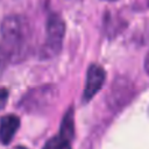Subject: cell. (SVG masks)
I'll return each mask as SVG.
<instances>
[{
  "instance_id": "6da1fadb",
  "label": "cell",
  "mask_w": 149,
  "mask_h": 149,
  "mask_svg": "<svg viewBox=\"0 0 149 149\" xmlns=\"http://www.w3.org/2000/svg\"><path fill=\"white\" fill-rule=\"evenodd\" d=\"M0 51L8 62L23 59L28 51V40L30 35L29 24L24 17L19 15L6 16L0 26Z\"/></svg>"
},
{
  "instance_id": "7a4b0ae2",
  "label": "cell",
  "mask_w": 149,
  "mask_h": 149,
  "mask_svg": "<svg viewBox=\"0 0 149 149\" xmlns=\"http://www.w3.org/2000/svg\"><path fill=\"white\" fill-rule=\"evenodd\" d=\"M47 37L41 48L40 56L43 59H49L57 56L62 49L65 34V23L58 14H50L47 20Z\"/></svg>"
},
{
  "instance_id": "3957f363",
  "label": "cell",
  "mask_w": 149,
  "mask_h": 149,
  "mask_svg": "<svg viewBox=\"0 0 149 149\" xmlns=\"http://www.w3.org/2000/svg\"><path fill=\"white\" fill-rule=\"evenodd\" d=\"M56 95L57 91L54 86H40L30 90L22 98L20 107L27 112H41L54 102Z\"/></svg>"
},
{
  "instance_id": "277c9868",
  "label": "cell",
  "mask_w": 149,
  "mask_h": 149,
  "mask_svg": "<svg viewBox=\"0 0 149 149\" xmlns=\"http://www.w3.org/2000/svg\"><path fill=\"white\" fill-rule=\"evenodd\" d=\"M105 79H106V72L100 65L98 64L90 65L86 73V83L83 93V100L85 101L91 100L99 92V90L105 83Z\"/></svg>"
},
{
  "instance_id": "5b68a950",
  "label": "cell",
  "mask_w": 149,
  "mask_h": 149,
  "mask_svg": "<svg viewBox=\"0 0 149 149\" xmlns=\"http://www.w3.org/2000/svg\"><path fill=\"white\" fill-rule=\"evenodd\" d=\"M20 127V119L14 114H7L0 120V141L3 144L10 143Z\"/></svg>"
},
{
  "instance_id": "8992f818",
  "label": "cell",
  "mask_w": 149,
  "mask_h": 149,
  "mask_svg": "<svg viewBox=\"0 0 149 149\" xmlns=\"http://www.w3.org/2000/svg\"><path fill=\"white\" fill-rule=\"evenodd\" d=\"M58 134L65 136L66 139H69L71 141L73 140V135H74V121H73V109L72 108H69L68 112L64 114Z\"/></svg>"
},
{
  "instance_id": "52a82bcc",
  "label": "cell",
  "mask_w": 149,
  "mask_h": 149,
  "mask_svg": "<svg viewBox=\"0 0 149 149\" xmlns=\"http://www.w3.org/2000/svg\"><path fill=\"white\" fill-rule=\"evenodd\" d=\"M43 149H71V140L58 134L48 140Z\"/></svg>"
},
{
  "instance_id": "ba28073f",
  "label": "cell",
  "mask_w": 149,
  "mask_h": 149,
  "mask_svg": "<svg viewBox=\"0 0 149 149\" xmlns=\"http://www.w3.org/2000/svg\"><path fill=\"white\" fill-rule=\"evenodd\" d=\"M8 100V91L6 88H0V111L6 106Z\"/></svg>"
},
{
  "instance_id": "9c48e42d",
  "label": "cell",
  "mask_w": 149,
  "mask_h": 149,
  "mask_svg": "<svg viewBox=\"0 0 149 149\" xmlns=\"http://www.w3.org/2000/svg\"><path fill=\"white\" fill-rule=\"evenodd\" d=\"M144 70L149 74V51H148V54L146 56V59H144Z\"/></svg>"
},
{
  "instance_id": "30bf717a",
  "label": "cell",
  "mask_w": 149,
  "mask_h": 149,
  "mask_svg": "<svg viewBox=\"0 0 149 149\" xmlns=\"http://www.w3.org/2000/svg\"><path fill=\"white\" fill-rule=\"evenodd\" d=\"M13 149H27V148H24V147H22V146H17V147H14Z\"/></svg>"
},
{
  "instance_id": "8fae6325",
  "label": "cell",
  "mask_w": 149,
  "mask_h": 149,
  "mask_svg": "<svg viewBox=\"0 0 149 149\" xmlns=\"http://www.w3.org/2000/svg\"><path fill=\"white\" fill-rule=\"evenodd\" d=\"M105 1H114V0H105Z\"/></svg>"
},
{
  "instance_id": "7c38bea8",
  "label": "cell",
  "mask_w": 149,
  "mask_h": 149,
  "mask_svg": "<svg viewBox=\"0 0 149 149\" xmlns=\"http://www.w3.org/2000/svg\"><path fill=\"white\" fill-rule=\"evenodd\" d=\"M148 1H149V0H148Z\"/></svg>"
}]
</instances>
